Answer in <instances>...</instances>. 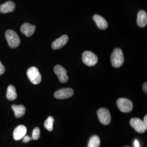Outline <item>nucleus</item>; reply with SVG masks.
<instances>
[{
  "label": "nucleus",
  "mask_w": 147,
  "mask_h": 147,
  "mask_svg": "<svg viewBox=\"0 0 147 147\" xmlns=\"http://www.w3.org/2000/svg\"><path fill=\"white\" fill-rule=\"evenodd\" d=\"M100 145V140L99 137L94 135L89 140L87 147H99Z\"/></svg>",
  "instance_id": "obj_18"
},
{
  "label": "nucleus",
  "mask_w": 147,
  "mask_h": 147,
  "mask_svg": "<svg viewBox=\"0 0 147 147\" xmlns=\"http://www.w3.org/2000/svg\"><path fill=\"white\" fill-rule=\"evenodd\" d=\"M27 133L26 127L23 125L17 126L13 132V137L16 141L22 139L26 135Z\"/></svg>",
  "instance_id": "obj_12"
},
{
  "label": "nucleus",
  "mask_w": 147,
  "mask_h": 147,
  "mask_svg": "<svg viewBox=\"0 0 147 147\" xmlns=\"http://www.w3.org/2000/svg\"><path fill=\"white\" fill-rule=\"evenodd\" d=\"M117 105L121 112L129 113L133 109V104L131 100L126 98H119L117 101Z\"/></svg>",
  "instance_id": "obj_4"
},
{
  "label": "nucleus",
  "mask_w": 147,
  "mask_h": 147,
  "mask_svg": "<svg viewBox=\"0 0 147 147\" xmlns=\"http://www.w3.org/2000/svg\"><path fill=\"white\" fill-rule=\"evenodd\" d=\"M93 19L97 26L101 30H106L108 27V23L102 16L95 14L93 16Z\"/></svg>",
  "instance_id": "obj_15"
},
{
  "label": "nucleus",
  "mask_w": 147,
  "mask_h": 147,
  "mask_svg": "<svg viewBox=\"0 0 147 147\" xmlns=\"http://www.w3.org/2000/svg\"><path fill=\"white\" fill-rule=\"evenodd\" d=\"M111 61L112 65L115 68H119L123 64L124 62V55L120 48L115 49L111 56Z\"/></svg>",
  "instance_id": "obj_1"
},
{
  "label": "nucleus",
  "mask_w": 147,
  "mask_h": 147,
  "mask_svg": "<svg viewBox=\"0 0 147 147\" xmlns=\"http://www.w3.org/2000/svg\"><path fill=\"white\" fill-rule=\"evenodd\" d=\"M82 61L87 66L92 67L97 63L98 58L94 53L86 51L82 54Z\"/></svg>",
  "instance_id": "obj_5"
},
{
  "label": "nucleus",
  "mask_w": 147,
  "mask_h": 147,
  "mask_svg": "<svg viewBox=\"0 0 147 147\" xmlns=\"http://www.w3.org/2000/svg\"><path fill=\"white\" fill-rule=\"evenodd\" d=\"M97 115L100 123L104 125H107L111 121L110 112L106 108H101L97 111Z\"/></svg>",
  "instance_id": "obj_6"
},
{
  "label": "nucleus",
  "mask_w": 147,
  "mask_h": 147,
  "mask_svg": "<svg viewBox=\"0 0 147 147\" xmlns=\"http://www.w3.org/2000/svg\"><path fill=\"white\" fill-rule=\"evenodd\" d=\"M54 118L52 116L48 117L47 119L45 121L44 126L49 131H52L53 128Z\"/></svg>",
  "instance_id": "obj_19"
},
{
  "label": "nucleus",
  "mask_w": 147,
  "mask_h": 147,
  "mask_svg": "<svg viewBox=\"0 0 147 147\" xmlns=\"http://www.w3.org/2000/svg\"><path fill=\"white\" fill-rule=\"evenodd\" d=\"M36 29V27L34 25L29 23H24L21 26L20 31L24 34L25 35V36L30 37L33 34Z\"/></svg>",
  "instance_id": "obj_11"
},
{
  "label": "nucleus",
  "mask_w": 147,
  "mask_h": 147,
  "mask_svg": "<svg viewBox=\"0 0 147 147\" xmlns=\"http://www.w3.org/2000/svg\"><path fill=\"white\" fill-rule=\"evenodd\" d=\"M143 89L144 92L147 94V83L145 82L143 85Z\"/></svg>",
  "instance_id": "obj_23"
},
{
  "label": "nucleus",
  "mask_w": 147,
  "mask_h": 147,
  "mask_svg": "<svg viewBox=\"0 0 147 147\" xmlns=\"http://www.w3.org/2000/svg\"><path fill=\"white\" fill-rule=\"evenodd\" d=\"M137 22L138 26L144 27L147 25V12L144 11H139L137 14Z\"/></svg>",
  "instance_id": "obj_14"
},
{
  "label": "nucleus",
  "mask_w": 147,
  "mask_h": 147,
  "mask_svg": "<svg viewBox=\"0 0 147 147\" xmlns=\"http://www.w3.org/2000/svg\"><path fill=\"white\" fill-rule=\"evenodd\" d=\"M27 75L33 84H38L40 83L42 75L37 67H32L30 68L27 70Z\"/></svg>",
  "instance_id": "obj_3"
},
{
  "label": "nucleus",
  "mask_w": 147,
  "mask_h": 147,
  "mask_svg": "<svg viewBox=\"0 0 147 147\" xmlns=\"http://www.w3.org/2000/svg\"><path fill=\"white\" fill-rule=\"evenodd\" d=\"M40 130L38 127H36L34 129L32 132V139L33 140H38L40 138Z\"/></svg>",
  "instance_id": "obj_20"
},
{
  "label": "nucleus",
  "mask_w": 147,
  "mask_h": 147,
  "mask_svg": "<svg viewBox=\"0 0 147 147\" xmlns=\"http://www.w3.org/2000/svg\"><path fill=\"white\" fill-rule=\"evenodd\" d=\"M143 121V123H144V125H145V126L146 127H147V115H146L145 117H144V120Z\"/></svg>",
  "instance_id": "obj_25"
},
{
  "label": "nucleus",
  "mask_w": 147,
  "mask_h": 147,
  "mask_svg": "<svg viewBox=\"0 0 147 147\" xmlns=\"http://www.w3.org/2000/svg\"><path fill=\"white\" fill-rule=\"evenodd\" d=\"M6 97L9 100H14L17 98V93L16 92L15 87L13 85H9L7 90Z\"/></svg>",
  "instance_id": "obj_17"
},
{
  "label": "nucleus",
  "mask_w": 147,
  "mask_h": 147,
  "mask_svg": "<svg viewBox=\"0 0 147 147\" xmlns=\"http://www.w3.org/2000/svg\"><path fill=\"white\" fill-rule=\"evenodd\" d=\"M54 72L56 74L60 82L65 83L68 81V76L67 75V71L65 69L60 65H57L54 67Z\"/></svg>",
  "instance_id": "obj_8"
},
{
  "label": "nucleus",
  "mask_w": 147,
  "mask_h": 147,
  "mask_svg": "<svg viewBox=\"0 0 147 147\" xmlns=\"http://www.w3.org/2000/svg\"><path fill=\"white\" fill-rule=\"evenodd\" d=\"M15 9L16 4L12 1H7L0 5V13L2 14L11 13L14 11Z\"/></svg>",
  "instance_id": "obj_13"
},
{
  "label": "nucleus",
  "mask_w": 147,
  "mask_h": 147,
  "mask_svg": "<svg viewBox=\"0 0 147 147\" xmlns=\"http://www.w3.org/2000/svg\"><path fill=\"white\" fill-rule=\"evenodd\" d=\"M5 37L7 42L11 48L18 47L20 44V39L16 32L8 30L5 33Z\"/></svg>",
  "instance_id": "obj_2"
},
{
  "label": "nucleus",
  "mask_w": 147,
  "mask_h": 147,
  "mask_svg": "<svg viewBox=\"0 0 147 147\" xmlns=\"http://www.w3.org/2000/svg\"><path fill=\"white\" fill-rule=\"evenodd\" d=\"M134 146L135 147H140V143L137 140H135L134 141Z\"/></svg>",
  "instance_id": "obj_24"
},
{
  "label": "nucleus",
  "mask_w": 147,
  "mask_h": 147,
  "mask_svg": "<svg viewBox=\"0 0 147 147\" xmlns=\"http://www.w3.org/2000/svg\"><path fill=\"white\" fill-rule=\"evenodd\" d=\"M131 126L136 131L142 134L146 131L147 127H146L143 121L138 118H133L130 121Z\"/></svg>",
  "instance_id": "obj_7"
},
{
  "label": "nucleus",
  "mask_w": 147,
  "mask_h": 147,
  "mask_svg": "<svg viewBox=\"0 0 147 147\" xmlns=\"http://www.w3.org/2000/svg\"><path fill=\"white\" fill-rule=\"evenodd\" d=\"M5 66L2 65L1 62L0 61V75H2V74L5 73Z\"/></svg>",
  "instance_id": "obj_21"
},
{
  "label": "nucleus",
  "mask_w": 147,
  "mask_h": 147,
  "mask_svg": "<svg viewBox=\"0 0 147 147\" xmlns=\"http://www.w3.org/2000/svg\"><path fill=\"white\" fill-rule=\"evenodd\" d=\"M73 94V89L70 88H65L59 89L56 91L54 94V96L58 99H65L71 97Z\"/></svg>",
  "instance_id": "obj_9"
},
{
  "label": "nucleus",
  "mask_w": 147,
  "mask_h": 147,
  "mask_svg": "<svg viewBox=\"0 0 147 147\" xmlns=\"http://www.w3.org/2000/svg\"><path fill=\"white\" fill-rule=\"evenodd\" d=\"M22 138H23V142H25V143L29 142L32 140V138L27 135H25Z\"/></svg>",
  "instance_id": "obj_22"
},
{
  "label": "nucleus",
  "mask_w": 147,
  "mask_h": 147,
  "mask_svg": "<svg viewBox=\"0 0 147 147\" xmlns=\"http://www.w3.org/2000/svg\"><path fill=\"white\" fill-rule=\"evenodd\" d=\"M11 109L14 112V115L16 118H20L22 117L26 112V108L23 105H12Z\"/></svg>",
  "instance_id": "obj_16"
},
{
  "label": "nucleus",
  "mask_w": 147,
  "mask_h": 147,
  "mask_svg": "<svg viewBox=\"0 0 147 147\" xmlns=\"http://www.w3.org/2000/svg\"><path fill=\"white\" fill-rule=\"evenodd\" d=\"M69 38L67 35H63L52 43V48L53 50H58L65 46L68 42Z\"/></svg>",
  "instance_id": "obj_10"
}]
</instances>
